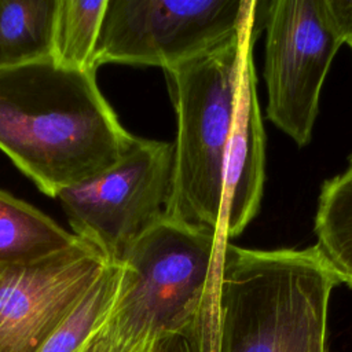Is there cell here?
<instances>
[{"label": "cell", "mask_w": 352, "mask_h": 352, "mask_svg": "<svg viewBox=\"0 0 352 352\" xmlns=\"http://www.w3.org/2000/svg\"><path fill=\"white\" fill-rule=\"evenodd\" d=\"M95 73L52 59L0 70V150L48 197L100 176L133 144Z\"/></svg>", "instance_id": "cell-1"}, {"label": "cell", "mask_w": 352, "mask_h": 352, "mask_svg": "<svg viewBox=\"0 0 352 352\" xmlns=\"http://www.w3.org/2000/svg\"><path fill=\"white\" fill-rule=\"evenodd\" d=\"M338 283L316 245L260 250L226 241L212 352H330L329 305Z\"/></svg>", "instance_id": "cell-2"}, {"label": "cell", "mask_w": 352, "mask_h": 352, "mask_svg": "<svg viewBox=\"0 0 352 352\" xmlns=\"http://www.w3.org/2000/svg\"><path fill=\"white\" fill-rule=\"evenodd\" d=\"M260 29L254 10L253 19L232 38L164 70L177 126L170 221L221 236L227 148L245 54Z\"/></svg>", "instance_id": "cell-3"}, {"label": "cell", "mask_w": 352, "mask_h": 352, "mask_svg": "<svg viewBox=\"0 0 352 352\" xmlns=\"http://www.w3.org/2000/svg\"><path fill=\"white\" fill-rule=\"evenodd\" d=\"M224 242L216 232L164 220L120 261L122 280L111 315L158 334L187 327L216 298Z\"/></svg>", "instance_id": "cell-4"}, {"label": "cell", "mask_w": 352, "mask_h": 352, "mask_svg": "<svg viewBox=\"0 0 352 352\" xmlns=\"http://www.w3.org/2000/svg\"><path fill=\"white\" fill-rule=\"evenodd\" d=\"M265 30L267 118L298 147L309 144L323 82L344 30L330 0L256 1Z\"/></svg>", "instance_id": "cell-5"}, {"label": "cell", "mask_w": 352, "mask_h": 352, "mask_svg": "<svg viewBox=\"0 0 352 352\" xmlns=\"http://www.w3.org/2000/svg\"><path fill=\"white\" fill-rule=\"evenodd\" d=\"M175 146L136 138L124 158L78 186L60 191L73 234L94 245L110 263L166 220L172 197Z\"/></svg>", "instance_id": "cell-6"}, {"label": "cell", "mask_w": 352, "mask_h": 352, "mask_svg": "<svg viewBox=\"0 0 352 352\" xmlns=\"http://www.w3.org/2000/svg\"><path fill=\"white\" fill-rule=\"evenodd\" d=\"M254 10V0H107L95 67H173L232 38Z\"/></svg>", "instance_id": "cell-7"}, {"label": "cell", "mask_w": 352, "mask_h": 352, "mask_svg": "<svg viewBox=\"0 0 352 352\" xmlns=\"http://www.w3.org/2000/svg\"><path fill=\"white\" fill-rule=\"evenodd\" d=\"M78 238L69 249L0 271V352H37L107 265Z\"/></svg>", "instance_id": "cell-8"}, {"label": "cell", "mask_w": 352, "mask_h": 352, "mask_svg": "<svg viewBox=\"0 0 352 352\" xmlns=\"http://www.w3.org/2000/svg\"><path fill=\"white\" fill-rule=\"evenodd\" d=\"M249 45L242 69L236 113L231 131L226 169L221 236L241 235L261 208L265 182V132L257 98V77Z\"/></svg>", "instance_id": "cell-9"}, {"label": "cell", "mask_w": 352, "mask_h": 352, "mask_svg": "<svg viewBox=\"0 0 352 352\" xmlns=\"http://www.w3.org/2000/svg\"><path fill=\"white\" fill-rule=\"evenodd\" d=\"M77 241L37 208L0 190V268L45 258Z\"/></svg>", "instance_id": "cell-10"}, {"label": "cell", "mask_w": 352, "mask_h": 352, "mask_svg": "<svg viewBox=\"0 0 352 352\" xmlns=\"http://www.w3.org/2000/svg\"><path fill=\"white\" fill-rule=\"evenodd\" d=\"M58 0H0V70L51 59Z\"/></svg>", "instance_id": "cell-11"}, {"label": "cell", "mask_w": 352, "mask_h": 352, "mask_svg": "<svg viewBox=\"0 0 352 352\" xmlns=\"http://www.w3.org/2000/svg\"><path fill=\"white\" fill-rule=\"evenodd\" d=\"M314 232L340 283L352 287V154L346 168L322 184Z\"/></svg>", "instance_id": "cell-12"}, {"label": "cell", "mask_w": 352, "mask_h": 352, "mask_svg": "<svg viewBox=\"0 0 352 352\" xmlns=\"http://www.w3.org/2000/svg\"><path fill=\"white\" fill-rule=\"evenodd\" d=\"M122 280L121 263H107L88 292L37 352H78L109 319Z\"/></svg>", "instance_id": "cell-13"}, {"label": "cell", "mask_w": 352, "mask_h": 352, "mask_svg": "<svg viewBox=\"0 0 352 352\" xmlns=\"http://www.w3.org/2000/svg\"><path fill=\"white\" fill-rule=\"evenodd\" d=\"M107 0H58L51 59L67 69L96 72L95 50Z\"/></svg>", "instance_id": "cell-14"}, {"label": "cell", "mask_w": 352, "mask_h": 352, "mask_svg": "<svg viewBox=\"0 0 352 352\" xmlns=\"http://www.w3.org/2000/svg\"><path fill=\"white\" fill-rule=\"evenodd\" d=\"M161 336L150 330L132 329L110 314L78 352H161Z\"/></svg>", "instance_id": "cell-15"}, {"label": "cell", "mask_w": 352, "mask_h": 352, "mask_svg": "<svg viewBox=\"0 0 352 352\" xmlns=\"http://www.w3.org/2000/svg\"><path fill=\"white\" fill-rule=\"evenodd\" d=\"M161 352H206L199 320L183 330L161 336Z\"/></svg>", "instance_id": "cell-16"}, {"label": "cell", "mask_w": 352, "mask_h": 352, "mask_svg": "<svg viewBox=\"0 0 352 352\" xmlns=\"http://www.w3.org/2000/svg\"><path fill=\"white\" fill-rule=\"evenodd\" d=\"M330 4L344 30L345 44L352 50V0H330Z\"/></svg>", "instance_id": "cell-17"}, {"label": "cell", "mask_w": 352, "mask_h": 352, "mask_svg": "<svg viewBox=\"0 0 352 352\" xmlns=\"http://www.w3.org/2000/svg\"><path fill=\"white\" fill-rule=\"evenodd\" d=\"M3 268H4V267H3ZM0 271H1V268H0Z\"/></svg>", "instance_id": "cell-18"}]
</instances>
